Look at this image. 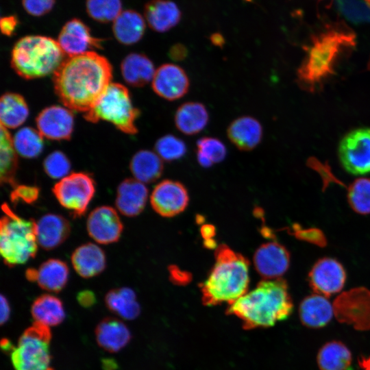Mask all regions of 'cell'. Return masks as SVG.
<instances>
[{"label":"cell","mask_w":370,"mask_h":370,"mask_svg":"<svg viewBox=\"0 0 370 370\" xmlns=\"http://www.w3.org/2000/svg\"><path fill=\"white\" fill-rule=\"evenodd\" d=\"M197 151L200 152L213 164L222 162L227 154V149L224 143L214 137H202L197 142Z\"/></svg>","instance_id":"obj_41"},{"label":"cell","mask_w":370,"mask_h":370,"mask_svg":"<svg viewBox=\"0 0 370 370\" xmlns=\"http://www.w3.org/2000/svg\"><path fill=\"white\" fill-rule=\"evenodd\" d=\"M188 54L187 47L182 43H176L172 45L169 51V58L175 62L184 60Z\"/></svg>","instance_id":"obj_47"},{"label":"cell","mask_w":370,"mask_h":370,"mask_svg":"<svg viewBox=\"0 0 370 370\" xmlns=\"http://www.w3.org/2000/svg\"><path fill=\"white\" fill-rule=\"evenodd\" d=\"M1 210L0 251L5 264L13 267L35 257L38 245L36 221L18 216L7 203L1 205Z\"/></svg>","instance_id":"obj_6"},{"label":"cell","mask_w":370,"mask_h":370,"mask_svg":"<svg viewBox=\"0 0 370 370\" xmlns=\"http://www.w3.org/2000/svg\"><path fill=\"white\" fill-rule=\"evenodd\" d=\"M25 277L29 282H37L38 279V269L34 268H29L25 271Z\"/></svg>","instance_id":"obj_54"},{"label":"cell","mask_w":370,"mask_h":370,"mask_svg":"<svg viewBox=\"0 0 370 370\" xmlns=\"http://www.w3.org/2000/svg\"><path fill=\"white\" fill-rule=\"evenodd\" d=\"M104 369L105 370H112V367H115V362L111 361L110 360L103 361Z\"/></svg>","instance_id":"obj_57"},{"label":"cell","mask_w":370,"mask_h":370,"mask_svg":"<svg viewBox=\"0 0 370 370\" xmlns=\"http://www.w3.org/2000/svg\"><path fill=\"white\" fill-rule=\"evenodd\" d=\"M1 318L0 322L1 325H3L5 324L10 319V303L3 294L1 295Z\"/></svg>","instance_id":"obj_49"},{"label":"cell","mask_w":370,"mask_h":370,"mask_svg":"<svg viewBox=\"0 0 370 370\" xmlns=\"http://www.w3.org/2000/svg\"><path fill=\"white\" fill-rule=\"evenodd\" d=\"M43 168L52 179H62L70 173L71 165L68 157L60 151H54L44 160Z\"/></svg>","instance_id":"obj_40"},{"label":"cell","mask_w":370,"mask_h":370,"mask_svg":"<svg viewBox=\"0 0 370 370\" xmlns=\"http://www.w3.org/2000/svg\"><path fill=\"white\" fill-rule=\"evenodd\" d=\"M40 188L34 186L16 185L10 194V200L14 204L19 201L32 204L39 197Z\"/></svg>","instance_id":"obj_43"},{"label":"cell","mask_w":370,"mask_h":370,"mask_svg":"<svg viewBox=\"0 0 370 370\" xmlns=\"http://www.w3.org/2000/svg\"><path fill=\"white\" fill-rule=\"evenodd\" d=\"M52 192L60 204L74 218L84 216L95 193L92 177L84 172L72 173L60 180Z\"/></svg>","instance_id":"obj_9"},{"label":"cell","mask_w":370,"mask_h":370,"mask_svg":"<svg viewBox=\"0 0 370 370\" xmlns=\"http://www.w3.org/2000/svg\"><path fill=\"white\" fill-rule=\"evenodd\" d=\"M77 302L84 308H91L96 304L95 293L89 290H84L78 293L77 295Z\"/></svg>","instance_id":"obj_48"},{"label":"cell","mask_w":370,"mask_h":370,"mask_svg":"<svg viewBox=\"0 0 370 370\" xmlns=\"http://www.w3.org/2000/svg\"><path fill=\"white\" fill-rule=\"evenodd\" d=\"M154 149L156 153L166 162L179 160L187 151L186 143L173 134H166L158 139Z\"/></svg>","instance_id":"obj_39"},{"label":"cell","mask_w":370,"mask_h":370,"mask_svg":"<svg viewBox=\"0 0 370 370\" xmlns=\"http://www.w3.org/2000/svg\"><path fill=\"white\" fill-rule=\"evenodd\" d=\"M197 162L202 167L208 168L213 164L212 162L209 158L199 151H197Z\"/></svg>","instance_id":"obj_53"},{"label":"cell","mask_w":370,"mask_h":370,"mask_svg":"<svg viewBox=\"0 0 370 370\" xmlns=\"http://www.w3.org/2000/svg\"><path fill=\"white\" fill-rule=\"evenodd\" d=\"M130 169L137 180L143 183H151L161 176L164 165L162 158L156 152L143 149L133 156Z\"/></svg>","instance_id":"obj_29"},{"label":"cell","mask_w":370,"mask_h":370,"mask_svg":"<svg viewBox=\"0 0 370 370\" xmlns=\"http://www.w3.org/2000/svg\"><path fill=\"white\" fill-rule=\"evenodd\" d=\"M1 183L15 187L16 173L18 169V153L16 151L13 139L8 129L1 125Z\"/></svg>","instance_id":"obj_35"},{"label":"cell","mask_w":370,"mask_h":370,"mask_svg":"<svg viewBox=\"0 0 370 370\" xmlns=\"http://www.w3.org/2000/svg\"><path fill=\"white\" fill-rule=\"evenodd\" d=\"M347 200L356 212L370 214V179L359 178L354 180L348 188Z\"/></svg>","instance_id":"obj_37"},{"label":"cell","mask_w":370,"mask_h":370,"mask_svg":"<svg viewBox=\"0 0 370 370\" xmlns=\"http://www.w3.org/2000/svg\"><path fill=\"white\" fill-rule=\"evenodd\" d=\"M227 135L232 143L239 150L251 151L262 140V127L254 117L242 116L229 125Z\"/></svg>","instance_id":"obj_22"},{"label":"cell","mask_w":370,"mask_h":370,"mask_svg":"<svg viewBox=\"0 0 370 370\" xmlns=\"http://www.w3.org/2000/svg\"><path fill=\"white\" fill-rule=\"evenodd\" d=\"M64 56L57 40L45 36H25L12 48L11 66L21 77L36 79L53 75Z\"/></svg>","instance_id":"obj_5"},{"label":"cell","mask_w":370,"mask_h":370,"mask_svg":"<svg viewBox=\"0 0 370 370\" xmlns=\"http://www.w3.org/2000/svg\"><path fill=\"white\" fill-rule=\"evenodd\" d=\"M338 158L349 173L361 175L370 173V128L350 131L340 141Z\"/></svg>","instance_id":"obj_10"},{"label":"cell","mask_w":370,"mask_h":370,"mask_svg":"<svg viewBox=\"0 0 370 370\" xmlns=\"http://www.w3.org/2000/svg\"><path fill=\"white\" fill-rule=\"evenodd\" d=\"M140 114L132 101L128 89L119 83L111 82L92 108L84 113L89 122L106 121L127 134H136V121Z\"/></svg>","instance_id":"obj_7"},{"label":"cell","mask_w":370,"mask_h":370,"mask_svg":"<svg viewBox=\"0 0 370 370\" xmlns=\"http://www.w3.org/2000/svg\"><path fill=\"white\" fill-rule=\"evenodd\" d=\"M57 41L68 57L91 51L100 47L101 42L92 36L88 27L79 18H73L64 24Z\"/></svg>","instance_id":"obj_17"},{"label":"cell","mask_w":370,"mask_h":370,"mask_svg":"<svg viewBox=\"0 0 370 370\" xmlns=\"http://www.w3.org/2000/svg\"><path fill=\"white\" fill-rule=\"evenodd\" d=\"M71 259L75 271L84 278H90L100 274L106 267L104 251L97 245L92 243L77 247Z\"/></svg>","instance_id":"obj_24"},{"label":"cell","mask_w":370,"mask_h":370,"mask_svg":"<svg viewBox=\"0 0 370 370\" xmlns=\"http://www.w3.org/2000/svg\"><path fill=\"white\" fill-rule=\"evenodd\" d=\"M51 337L49 326L42 323L35 321L27 328L10 354L15 370H53L50 367Z\"/></svg>","instance_id":"obj_8"},{"label":"cell","mask_w":370,"mask_h":370,"mask_svg":"<svg viewBox=\"0 0 370 370\" xmlns=\"http://www.w3.org/2000/svg\"><path fill=\"white\" fill-rule=\"evenodd\" d=\"M341 12L354 22L370 21V8L361 0H336Z\"/></svg>","instance_id":"obj_42"},{"label":"cell","mask_w":370,"mask_h":370,"mask_svg":"<svg viewBox=\"0 0 370 370\" xmlns=\"http://www.w3.org/2000/svg\"><path fill=\"white\" fill-rule=\"evenodd\" d=\"M204 245L207 249H211L217 247V243L213 238L204 240Z\"/></svg>","instance_id":"obj_56"},{"label":"cell","mask_w":370,"mask_h":370,"mask_svg":"<svg viewBox=\"0 0 370 370\" xmlns=\"http://www.w3.org/2000/svg\"><path fill=\"white\" fill-rule=\"evenodd\" d=\"M55 2L56 0H22V5L29 14L40 16L51 11Z\"/></svg>","instance_id":"obj_44"},{"label":"cell","mask_w":370,"mask_h":370,"mask_svg":"<svg viewBox=\"0 0 370 370\" xmlns=\"http://www.w3.org/2000/svg\"><path fill=\"white\" fill-rule=\"evenodd\" d=\"M69 273V267L64 261L51 258L40 265L36 282L43 290L58 293L66 285Z\"/></svg>","instance_id":"obj_30"},{"label":"cell","mask_w":370,"mask_h":370,"mask_svg":"<svg viewBox=\"0 0 370 370\" xmlns=\"http://www.w3.org/2000/svg\"><path fill=\"white\" fill-rule=\"evenodd\" d=\"M293 304L285 280H263L250 292L229 304L227 314L243 321L245 330L273 326L292 313Z\"/></svg>","instance_id":"obj_3"},{"label":"cell","mask_w":370,"mask_h":370,"mask_svg":"<svg viewBox=\"0 0 370 370\" xmlns=\"http://www.w3.org/2000/svg\"><path fill=\"white\" fill-rule=\"evenodd\" d=\"M31 313L35 321L48 326L60 325L66 317L62 301L51 294L38 296L32 303Z\"/></svg>","instance_id":"obj_31"},{"label":"cell","mask_w":370,"mask_h":370,"mask_svg":"<svg viewBox=\"0 0 370 370\" xmlns=\"http://www.w3.org/2000/svg\"><path fill=\"white\" fill-rule=\"evenodd\" d=\"M317 360L320 370H351L352 357L344 343L332 341L321 347Z\"/></svg>","instance_id":"obj_32"},{"label":"cell","mask_w":370,"mask_h":370,"mask_svg":"<svg viewBox=\"0 0 370 370\" xmlns=\"http://www.w3.org/2000/svg\"><path fill=\"white\" fill-rule=\"evenodd\" d=\"M70 232L69 221L57 214H46L36 222L37 242L45 250H52L60 246Z\"/></svg>","instance_id":"obj_20"},{"label":"cell","mask_w":370,"mask_h":370,"mask_svg":"<svg viewBox=\"0 0 370 370\" xmlns=\"http://www.w3.org/2000/svg\"><path fill=\"white\" fill-rule=\"evenodd\" d=\"M211 43L219 47H223L225 44V38L223 35L219 32L214 33L210 36Z\"/></svg>","instance_id":"obj_51"},{"label":"cell","mask_w":370,"mask_h":370,"mask_svg":"<svg viewBox=\"0 0 370 370\" xmlns=\"http://www.w3.org/2000/svg\"><path fill=\"white\" fill-rule=\"evenodd\" d=\"M359 293L356 292L357 299H354L352 293L349 294L352 299L347 295L339 297L334 310L339 321L358 330H367L370 329V293Z\"/></svg>","instance_id":"obj_18"},{"label":"cell","mask_w":370,"mask_h":370,"mask_svg":"<svg viewBox=\"0 0 370 370\" xmlns=\"http://www.w3.org/2000/svg\"><path fill=\"white\" fill-rule=\"evenodd\" d=\"M12 139L16 151L23 158H35L43 150V137L32 127H25L18 130Z\"/></svg>","instance_id":"obj_36"},{"label":"cell","mask_w":370,"mask_h":370,"mask_svg":"<svg viewBox=\"0 0 370 370\" xmlns=\"http://www.w3.org/2000/svg\"><path fill=\"white\" fill-rule=\"evenodd\" d=\"M358 362L363 370H370V356L367 358L362 356L359 358Z\"/></svg>","instance_id":"obj_55"},{"label":"cell","mask_w":370,"mask_h":370,"mask_svg":"<svg viewBox=\"0 0 370 370\" xmlns=\"http://www.w3.org/2000/svg\"><path fill=\"white\" fill-rule=\"evenodd\" d=\"M214 258V266L199 285L207 306L233 303L247 293L249 284V262L242 254L223 243L216 248Z\"/></svg>","instance_id":"obj_4"},{"label":"cell","mask_w":370,"mask_h":370,"mask_svg":"<svg viewBox=\"0 0 370 370\" xmlns=\"http://www.w3.org/2000/svg\"><path fill=\"white\" fill-rule=\"evenodd\" d=\"M200 232L204 240L211 239L215 236L216 230L214 225L210 224H205L201 226Z\"/></svg>","instance_id":"obj_50"},{"label":"cell","mask_w":370,"mask_h":370,"mask_svg":"<svg viewBox=\"0 0 370 370\" xmlns=\"http://www.w3.org/2000/svg\"><path fill=\"white\" fill-rule=\"evenodd\" d=\"M125 82L134 87H142L152 81L156 73L152 61L145 54L131 53L121 64Z\"/></svg>","instance_id":"obj_27"},{"label":"cell","mask_w":370,"mask_h":370,"mask_svg":"<svg viewBox=\"0 0 370 370\" xmlns=\"http://www.w3.org/2000/svg\"><path fill=\"white\" fill-rule=\"evenodd\" d=\"M144 16L151 29L164 33L180 23L182 12L171 0H150L145 5Z\"/></svg>","instance_id":"obj_21"},{"label":"cell","mask_w":370,"mask_h":370,"mask_svg":"<svg viewBox=\"0 0 370 370\" xmlns=\"http://www.w3.org/2000/svg\"><path fill=\"white\" fill-rule=\"evenodd\" d=\"M370 5V0H365Z\"/></svg>","instance_id":"obj_58"},{"label":"cell","mask_w":370,"mask_h":370,"mask_svg":"<svg viewBox=\"0 0 370 370\" xmlns=\"http://www.w3.org/2000/svg\"><path fill=\"white\" fill-rule=\"evenodd\" d=\"M169 271L171 281L177 285H186L192 280L190 273L182 271L176 266H170Z\"/></svg>","instance_id":"obj_45"},{"label":"cell","mask_w":370,"mask_h":370,"mask_svg":"<svg viewBox=\"0 0 370 370\" xmlns=\"http://www.w3.org/2000/svg\"><path fill=\"white\" fill-rule=\"evenodd\" d=\"M95 337L100 347L114 353L121 350L130 343L132 334L122 321L114 317H106L97 325Z\"/></svg>","instance_id":"obj_23"},{"label":"cell","mask_w":370,"mask_h":370,"mask_svg":"<svg viewBox=\"0 0 370 370\" xmlns=\"http://www.w3.org/2000/svg\"><path fill=\"white\" fill-rule=\"evenodd\" d=\"M86 228L89 236L94 241L107 245L119 240L123 225L114 208L102 206L96 208L89 214Z\"/></svg>","instance_id":"obj_14"},{"label":"cell","mask_w":370,"mask_h":370,"mask_svg":"<svg viewBox=\"0 0 370 370\" xmlns=\"http://www.w3.org/2000/svg\"><path fill=\"white\" fill-rule=\"evenodd\" d=\"M148 197V189L144 183L134 178L122 181L117 188L116 207L124 216L133 217L145 208Z\"/></svg>","instance_id":"obj_19"},{"label":"cell","mask_w":370,"mask_h":370,"mask_svg":"<svg viewBox=\"0 0 370 370\" xmlns=\"http://www.w3.org/2000/svg\"><path fill=\"white\" fill-rule=\"evenodd\" d=\"M334 308L323 295L312 294L306 297L300 303L299 315L301 323L310 328H320L332 319Z\"/></svg>","instance_id":"obj_25"},{"label":"cell","mask_w":370,"mask_h":370,"mask_svg":"<svg viewBox=\"0 0 370 370\" xmlns=\"http://www.w3.org/2000/svg\"><path fill=\"white\" fill-rule=\"evenodd\" d=\"M188 201L186 187L181 182L171 180H164L158 184L150 197L151 207L164 217H172L181 213Z\"/></svg>","instance_id":"obj_12"},{"label":"cell","mask_w":370,"mask_h":370,"mask_svg":"<svg viewBox=\"0 0 370 370\" xmlns=\"http://www.w3.org/2000/svg\"><path fill=\"white\" fill-rule=\"evenodd\" d=\"M18 24V19L14 15L2 17L0 21L1 31L5 36H10L16 30Z\"/></svg>","instance_id":"obj_46"},{"label":"cell","mask_w":370,"mask_h":370,"mask_svg":"<svg viewBox=\"0 0 370 370\" xmlns=\"http://www.w3.org/2000/svg\"><path fill=\"white\" fill-rule=\"evenodd\" d=\"M356 46V36L349 29L330 26L313 36L297 71L302 88L314 91L332 76L340 61Z\"/></svg>","instance_id":"obj_2"},{"label":"cell","mask_w":370,"mask_h":370,"mask_svg":"<svg viewBox=\"0 0 370 370\" xmlns=\"http://www.w3.org/2000/svg\"><path fill=\"white\" fill-rule=\"evenodd\" d=\"M369 69H370V60H369Z\"/></svg>","instance_id":"obj_59"},{"label":"cell","mask_w":370,"mask_h":370,"mask_svg":"<svg viewBox=\"0 0 370 370\" xmlns=\"http://www.w3.org/2000/svg\"><path fill=\"white\" fill-rule=\"evenodd\" d=\"M105 304L109 310L126 320L136 319L140 312L136 293L128 287L109 291L105 296Z\"/></svg>","instance_id":"obj_34"},{"label":"cell","mask_w":370,"mask_h":370,"mask_svg":"<svg viewBox=\"0 0 370 370\" xmlns=\"http://www.w3.org/2000/svg\"><path fill=\"white\" fill-rule=\"evenodd\" d=\"M112 67L95 52L69 57L53 75L56 94L70 110L87 112L111 83Z\"/></svg>","instance_id":"obj_1"},{"label":"cell","mask_w":370,"mask_h":370,"mask_svg":"<svg viewBox=\"0 0 370 370\" xmlns=\"http://www.w3.org/2000/svg\"><path fill=\"white\" fill-rule=\"evenodd\" d=\"M37 130L42 137L53 140H69L73 132L74 116L71 110L60 106L44 108L36 116Z\"/></svg>","instance_id":"obj_13"},{"label":"cell","mask_w":370,"mask_h":370,"mask_svg":"<svg viewBox=\"0 0 370 370\" xmlns=\"http://www.w3.org/2000/svg\"><path fill=\"white\" fill-rule=\"evenodd\" d=\"M254 264L258 274L264 280L280 278L290 266V253L276 241L261 245L254 255Z\"/></svg>","instance_id":"obj_15"},{"label":"cell","mask_w":370,"mask_h":370,"mask_svg":"<svg viewBox=\"0 0 370 370\" xmlns=\"http://www.w3.org/2000/svg\"><path fill=\"white\" fill-rule=\"evenodd\" d=\"M1 347L3 352L5 354H11L15 348L11 341L7 338H3L1 339Z\"/></svg>","instance_id":"obj_52"},{"label":"cell","mask_w":370,"mask_h":370,"mask_svg":"<svg viewBox=\"0 0 370 370\" xmlns=\"http://www.w3.org/2000/svg\"><path fill=\"white\" fill-rule=\"evenodd\" d=\"M29 108L23 97L15 92H5L0 100L1 125L7 129L21 126L29 116Z\"/></svg>","instance_id":"obj_33"},{"label":"cell","mask_w":370,"mask_h":370,"mask_svg":"<svg viewBox=\"0 0 370 370\" xmlns=\"http://www.w3.org/2000/svg\"><path fill=\"white\" fill-rule=\"evenodd\" d=\"M151 87L159 97L167 101H175L183 97L188 92L190 80L181 66L166 63L156 70Z\"/></svg>","instance_id":"obj_16"},{"label":"cell","mask_w":370,"mask_h":370,"mask_svg":"<svg viewBox=\"0 0 370 370\" xmlns=\"http://www.w3.org/2000/svg\"><path fill=\"white\" fill-rule=\"evenodd\" d=\"M145 27V19L139 12L126 10L122 11L113 21L112 32L119 42L130 45L141 40Z\"/></svg>","instance_id":"obj_28"},{"label":"cell","mask_w":370,"mask_h":370,"mask_svg":"<svg viewBox=\"0 0 370 370\" xmlns=\"http://www.w3.org/2000/svg\"><path fill=\"white\" fill-rule=\"evenodd\" d=\"M86 9L92 19L101 22L114 21L122 12L121 0H86Z\"/></svg>","instance_id":"obj_38"},{"label":"cell","mask_w":370,"mask_h":370,"mask_svg":"<svg viewBox=\"0 0 370 370\" xmlns=\"http://www.w3.org/2000/svg\"><path fill=\"white\" fill-rule=\"evenodd\" d=\"M308 280L315 293L330 297L343 289L346 281V272L341 263L336 259L322 258L312 267Z\"/></svg>","instance_id":"obj_11"},{"label":"cell","mask_w":370,"mask_h":370,"mask_svg":"<svg viewBox=\"0 0 370 370\" xmlns=\"http://www.w3.org/2000/svg\"><path fill=\"white\" fill-rule=\"evenodd\" d=\"M175 125L182 134L195 135L201 132L209 121V114L206 106L199 102L188 101L177 109Z\"/></svg>","instance_id":"obj_26"}]
</instances>
